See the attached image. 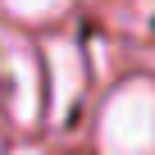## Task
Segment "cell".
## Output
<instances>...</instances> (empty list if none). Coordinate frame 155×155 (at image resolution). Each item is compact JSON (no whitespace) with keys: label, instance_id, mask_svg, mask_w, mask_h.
<instances>
[{"label":"cell","instance_id":"7a4b0ae2","mask_svg":"<svg viewBox=\"0 0 155 155\" xmlns=\"http://www.w3.org/2000/svg\"><path fill=\"white\" fill-rule=\"evenodd\" d=\"M50 59H55V110L64 114L73 101V82L82 87V68H78V55L68 46H50Z\"/></svg>","mask_w":155,"mask_h":155},{"label":"cell","instance_id":"3957f363","mask_svg":"<svg viewBox=\"0 0 155 155\" xmlns=\"http://www.w3.org/2000/svg\"><path fill=\"white\" fill-rule=\"evenodd\" d=\"M64 5H68V0H5V9H9L14 18H28V23H37V18H55Z\"/></svg>","mask_w":155,"mask_h":155},{"label":"cell","instance_id":"6da1fadb","mask_svg":"<svg viewBox=\"0 0 155 155\" xmlns=\"http://www.w3.org/2000/svg\"><path fill=\"white\" fill-rule=\"evenodd\" d=\"M105 155H155V82H123L101 110Z\"/></svg>","mask_w":155,"mask_h":155}]
</instances>
